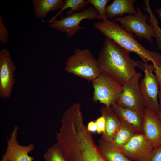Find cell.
Listing matches in <instances>:
<instances>
[{"label": "cell", "instance_id": "1", "mask_svg": "<svg viewBox=\"0 0 161 161\" xmlns=\"http://www.w3.org/2000/svg\"><path fill=\"white\" fill-rule=\"evenodd\" d=\"M112 40L106 38L97 59L100 72L109 75L122 85L131 79L141 68L140 62Z\"/></svg>", "mask_w": 161, "mask_h": 161}, {"label": "cell", "instance_id": "2", "mask_svg": "<svg viewBox=\"0 0 161 161\" xmlns=\"http://www.w3.org/2000/svg\"><path fill=\"white\" fill-rule=\"evenodd\" d=\"M94 28L106 38L112 40L129 52H134L141 58L143 62L152 64L161 63V54L146 48L129 32L114 20L109 19L95 22Z\"/></svg>", "mask_w": 161, "mask_h": 161}, {"label": "cell", "instance_id": "3", "mask_svg": "<svg viewBox=\"0 0 161 161\" xmlns=\"http://www.w3.org/2000/svg\"><path fill=\"white\" fill-rule=\"evenodd\" d=\"M64 69L69 73L92 81L101 72L97 59L88 49H75L67 58Z\"/></svg>", "mask_w": 161, "mask_h": 161}, {"label": "cell", "instance_id": "4", "mask_svg": "<svg viewBox=\"0 0 161 161\" xmlns=\"http://www.w3.org/2000/svg\"><path fill=\"white\" fill-rule=\"evenodd\" d=\"M92 82L94 102H99L107 106L116 103L122 91V84L109 75L101 72Z\"/></svg>", "mask_w": 161, "mask_h": 161}, {"label": "cell", "instance_id": "5", "mask_svg": "<svg viewBox=\"0 0 161 161\" xmlns=\"http://www.w3.org/2000/svg\"><path fill=\"white\" fill-rule=\"evenodd\" d=\"M60 17V19L56 18L50 23L49 26L65 34L68 38L74 36L80 30L84 28L80 25L83 20L97 19L100 20L97 11L91 6L80 11L73 13L65 17L61 16Z\"/></svg>", "mask_w": 161, "mask_h": 161}, {"label": "cell", "instance_id": "6", "mask_svg": "<svg viewBox=\"0 0 161 161\" xmlns=\"http://www.w3.org/2000/svg\"><path fill=\"white\" fill-rule=\"evenodd\" d=\"M136 15L125 14L122 17H117L113 20L119 22L122 27L126 31L134 34L140 39L144 38L151 44H153V38L155 34L152 25L148 24L147 21L148 16L143 14L139 7H136Z\"/></svg>", "mask_w": 161, "mask_h": 161}, {"label": "cell", "instance_id": "7", "mask_svg": "<svg viewBox=\"0 0 161 161\" xmlns=\"http://www.w3.org/2000/svg\"><path fill=\"white\" fill-rule=\"evenodd\" d=\"M144 67V75L141 78L140 86L145 108L154 111L159 117L160 106L158 100L159 89L158 81L154 73V67L141 62Z\"/></svg>", "mask_w": 161, "mask_h": 161}, {"label": "cell", "instance_id": "8", "mask_svg": "<svg viewBox=\"0 0 161 161\" xmlns=\"http://www.w3.org/2000/svg\"><path fill=\"white\" fill-rule=\"evenodd\" d=\"M142 74L137 72L123 85L122 92L116 103L127 108L143 113L145 108L140 86Z\"/></svg>", "mask_w": 161, "mask_h": 161}, {"label": "cell", "instance_id": "9", "mask_svg": "<svg viewBox=\"0 0 161 161\" xmlns=\"http://www.w3.org/2000/svg\"><path fill=\"white\" fill-rule=\"evenodd\" d=\"M154 148L144 134H139L117 150L132 161H150Z\"/></svg>", "mask_w": 161, "mask_h": 161}, {"label": "cell", "instance_id": "10", "mask_svg": "<svg viewBox=\"0 0 161 161\" xmlns=\"http://www.w3.org/2000/svg\"><path fill=\"white\" fill-rule=\"evenodd\" d=\"M16 67L11 55L5 49L0 51V97L7 98L10 96L15 82Z\"/></svg>", "mask_w": 161, "mask_h": 161}, {"label": "cell", "instance_id": "11", "mask_svg": "<svg viewBox=\"0 0 161 161\" xmlns=\"http://www.w3.org/2000/svg\"><path fill=\"white\" fill-rule=\"evenodd\" d=\"M18 126L15 125L7 140V147L0 161H33V157L28 155L34 150V145L31 143L27 146L20 145L17 140Z\"/></svg>", "mask_w": 161, "mask_h": 161}, {"label": "cell", "instance_id": "12", "mask_svg": "<svg viewBox=\"0 0 161 161\" xmlns=\"http://www.w3.org/2000/svg\"><path fill=\"white\" fill-rule=\"evenodd\" d=\"M143 133L154 148L161 146V120L152 110L145 108Z\"/></svg>", "mask_w": 161, "mask_h": 161}, {"label": "cell", "instance_id": "13", "mask_svg": "<svg viewBox=\"0 0 161 161\" xmlns=\"http://www.w3.org/2000/svg\"><path fill=\"white\" fill-rule=\"evenodd\" d=\"M111 107L122 123L128 126L137 134H144L143 113L124 107L116 103Z\"/></svg>", "mask_w": 161, "mask_h": 161}, {"label": "cell", "instance_id": "14", "mask_svg": "<svg viewBox=\"0 0 161 161\" xmlns=\"http://www.w3.org/2000/svg\"><path fill=\"white\" fill-rule=\"evenodd\" d=\"M100 111L106 120L105 131L101 138L111 143L119 131L121 123L111 106L103 105L101 107Z\"/></svg>", "mask_w": 161, "mask_h": 161}, {"label": "cell", "instance_id": "15", "mask_svg": "<svg viewBox=\"0 0 161 161\" xmlns=\"http://www.w3.org/2000/svg\"><path fill=\"white\" fill-rule=\"evenodd\" d=\"M136 0H114L106 8L108 18L113 20L117 17L123 16L125 14L136 15L137 13L134 4Z\"/></svg>", "mask_w": 161, "mask_h": 161}, {"label": "cell", "instance_id": "16", "mask_svg": "<svg viewBox=\"0 0 161 161\" xmlns=\"http://www.w3.org/2000/svg\"><path fill=\"white\" fill-rule=\"evenodd\" d=\"M34 14L38 18H45L49 12L60 10L64 4L62 0H32Z\"/></svg>", "mask_w": 161, "mask_h": 161}, {"label": "cell", "instance_id": "17", "mask_svg": "<svg viewBox=\"0 0 161 161\" xmlns=\"http://www.w3.org/2000/svg\"><path fill=\"white\" fill-rule=\"evenodd\" d=\"M98 147L106 161H132L113 146L110 143L101 138L99 141Z\"/></svg>", "mask_w": 161, "mask_h": 161}, {"label": "cell", "instance_id": "18", "mask_svg": "<svg viewBox=\"0 0 161 161\" xmlns=\"http://www.w3.org/2000/svg\"><path fill=\"white\" fill-rule=\"evenodd\" d=\"M136 134H137L130 127L121 123L119 131L110 143L114 148L118 149L126 144Z\"/></svg>", "mask_w": 161, "mask_h": 161}, {"label": "cell", "instance_id": "19", "mask_svg": "<svg viewBox=\"0 0 161 161\" xmlns=\"http://www.w3.org/2000/svg\"><path fill=\"white\" fill-rule=\"evenodd\" d=\"M64 1V4L61 9L57 14L48 20V22L49 24L57 18V17L66 10L70 8L66 13L67 15H69L84 9L89 4L88 0H65Z\"/></svg>", "mask_w": 161, "mask_h": 161}, {"label": "cell", "instance_id": "20", "mask_svg": "<svg viewBox=\"0 0 161 161\" xmlns=\"http://www.w3.org/2000/svg\"><path fill=\"white\" fill-rule=\"evenodd\" d=\"M44 157L45 161H67L56 143L47 149Z\"/></svg>", "mask_w": 161, "mask_h": 161}, {"label": "cell", "instance_id": "21", "mask_svg": "<svg viewBox=\"0 0 161 161\" xmlns=\"http://www.w3.org/2000/svg\"><path fill=\"white\" fill-rule=\"evenodd\" d=\"M95 8L100 17V20L105 21L108 19L106 14V5L109 0H88Z\"/></svg>", "mask_w": 161, "mask_h": 161}, {"label": "cell", "instance_id": "22", "mask_svg": "<svg viewBox=\"0 0 161 161\" xmlns=\"http://www.w3.org/2000/svg\"><path fill=\"white\" fill-rule=\"evenodd\" d=\"M147 10L150 15V19H149V20L154 31V38L156 39V45L158 48L161 50V28L158 26L155 18L152 14L150 8L148 9Z\"/></svg>", "mask_w": 161, "mask_h": 161}, {"label": "cell", "instance_id": "23", "mask_svg": "<svg viewBox=\"0 0 161 161\" xmlns=\"http://www.w3.org/2000/svg\"><path fill=\"white\" fill-rule=\"evenodd\" d=\"M9 35L8 30L5 27L1 16L0 15V42L6 44L8 41Z\"/></svg>", "mask_w": 161, "mask_h": 161}, {"label": "cell", "instance_id": "24", "mask_svg": "<svg viewBox=\"0 0 161 161\" xmlns=\"http://www.w3.org/2000/svg\"><path fill=\"white\" fill-rule=\"evenodd\" d=\"M97 128V132L99 134L105 133L106 128V120L102 115L97 118L95 121Z\"/></svg>", "mask_w": 161, "mask_h": 161}, {"label": "cell", "instance_id": "25", "mask_svg": "<svg viewBox=\"0 0 161 161\" xmlns=\"http://www.w3.org/2000/svg\"><path fill=\"white\" fill-rule=\"evenodd\" d=\"M80 161H106L102 154L95 153L87 155Z\"/></svg>", "mask_w": 161, "mask_h": 161}, {"label": "cell", "instance_id": "26", "mask_svg": "<svg viewBox=\"0 0 161 161\" xmlns=\"http://www.w3.org/2000/svg\"><path fill=\"white\" fill-rule=\"evenodd\" d=\"M152 64L154 67V72L158 82L159 91H161V63Z\"/></svg>", "mask_w": 161, "mask_h": 161}, {"label": "cell", "instance_id": "27", "mask_svg": "<svg viewBox=\"0 0 161 161\" xmlns=\"http://www.w3.org/2000/svg\"><path fill=\"white\" fill-rule=\"evenodd\" d=\"M150 161H161V146L154 148Z\"/></svg>", "mask_w": 161, "mask_h": 161}, {"label": "cell", "instance_id": "28", "mask_svg": "<svg viewBox=\"0 0 161 161\" xmlns=\"http://www.w3.org/2000/svg\"><path fill=\"white\" fill-rule=\"evenodd\" d=\"M87 128L88 131L91 133L97 132V128L95 121H90L88 124Z\"/></svg>", "mask_w": 161, "mask_h": 161}, {"label": "cell", "instance_id": "29", "mask_svg": "<svg viewBox=\"0 0 161 161\" xmlns=\"http://www.w3.org/2000/svg\"><path fill=\"white\" fill-rule=\"evenodd\" d=\"M158 100L160 106V112L159 117L161 120V91H159L158 94Z\"/></svg>", "mask_w": 161, "mask_h": 161}, {"label": "cell", "instance_id": "30", "mask_svg": "<svg viewBox=\"0 0 161 161\" xmlns=\"http://www.w3.org/2000/svg\"><path fill=\"white\" fill-rule=\"evenodd\" d=\"M155 11L157 14L159 19L161 21V8H156L155 10Z\"/></svg>", "mask_w": 161, "mask_h": 161}]
</instances>
